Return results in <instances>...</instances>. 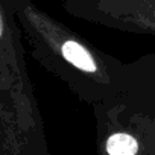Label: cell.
Segmentation results:
<instances>
[{"label":"cell","instance_id":"1","mask_svg":"<svg viewBox=\"0 0 155 155\" xmlns=\"http://www.w3.org/2000/svg\"><path fill=\"white\" fill-rule=\"evenodd\" d=\"M11 0H0V155H32L34 105Z\"/></svg>","mask_w":155,"mask_h":155},{"label":"cell","instance_id":"3","mask_svg":"<svg viewBox=\"0 0 155 155\" xmlns=\"http://www.w3.org/2000/svg\"><path fill=\"white\" fill-rule=\"evenodd\" d=\"M108 155H135L138 152L137 140L126 132H116L105 143Z\"/></svg>","mask_w":155,"mask_h":155},{"label":"cell","instance_id":"2","mask_svg":"<svg viewBox=\"0 0 155 155\" xmlns=\"http://www.w3.org/2000/svg\"><path fill=\"white\" fill-rule=\"evenodd\" d=\"M64 6L78 17L108 26L155 32V0H65Z\"/></svg>","mask_w":155,"mask_h":155}]
</instances>
